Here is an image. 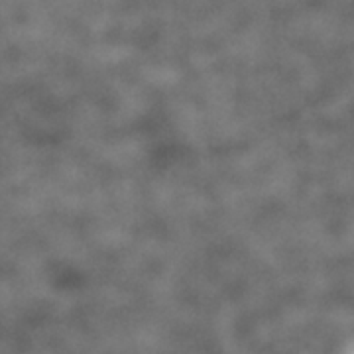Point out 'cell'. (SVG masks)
<instances>
[]
</instances>
